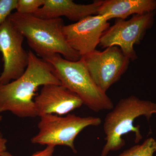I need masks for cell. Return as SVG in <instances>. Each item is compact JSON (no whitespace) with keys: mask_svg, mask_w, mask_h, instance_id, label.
<instances>
[{"mask_svg":"<svg viewBox=\"0 0 156 156\" xmlns=\"http://www.w3.org/2000/svg\"><path fill=\"white\" fill-rule=\"evenodd\" d=\"M156 9V0H105L97 15L108 20L114 18L126 20L130 15L154 12Z\"/></svg>","mask_w":156,"mask_h":156,"instance_id":"7c38bea8","label":"cell"},{"mask_svg":"<svg viewBox=\"0 0 156 156\" xmlns=\"http://www.w3.org/2000/svg\"><path fill=\"white\" fill-rule=\"evenodd\" d=\"M55 150V147L52 146H47L44 150L39 151L35 153L30 156H53ZM0 156H14L9 152H4L0 154Z\"/></svg>","mask_w":156,"mask_h":156,"instance_id":"2e32d148","label":"cell"},{"mask_svg":"<svg viewBox=\"0 0 156 156\" xmlns=\"http://www.w3.org/2000/svg\"><path fill=\"white\" fill-rule=\"evenodd\" d=\"M2 119V116L0 115V123ZM7 140L5 138H4L0 131V154L6 151L7 150Z\"/></svg>","mask_w":156,"mask_h":156,"instance_id":"e0dca14e","label":"cell"},{"mask_svg":"<svg viewBox=\"0 0 156 156\" xmlns=\"http://www.w3.org/2000/svg\"><path fill=\"white\" fill-rule=\"evenodd\" d=\"M27 39L29 47L42 58L60 54L68 60L77 61L80 55L68 44L63 33L65 26L61 18L43 19L33 14L17 12L8 17Z\"/></svg>","mask_w":156,"mask_h":156,"instance_id":"7a4b0ae2","label":"cell"},{"mask_svg":"<svg viewBox=\"0 0 156 156\" xmlns=\"http://www.w3.org/2000/svg\"><path fill=\"white\" fill-rule=\"evenodd\" d=\"M24 38L8 18L0 25V52L4 62L0 85L17 80L25 72L29 54L23 48Z\"/></svg>","mask_w":156,"mask_h":156,"instance_id":"ba28073f","label":"cell"},{"mask_svg":"<svg viewBox=\"0 0 156 156\" xmlns=\"http://www.w3.org/2000/svg\"><path fill=\"white\" fill-rule=\"evenodd\" d=\"M38 116L67 114L83 105L76 94L62 85L47 84L34 99Z\"/></svg>","mask_w":156,"mask_h":156,"instance_id":"30bf717a","label":"cell"},{"mask_svg":"<svg viewBox=\"0 0 156 156\" xmlns=\"http://www.w3.org/2000/svg\"><path fill=\"white\" fill-rule=\"evenodd\" d=\"M81 57L95 83L105 93L126 72L130 61L117 46L95 50Z\"/></svg>","mask_w":156,"mask_h":156,"instance_id":"52a82bcc","label":"cell"},{"mask_svg":"<svg viewBox=\"0 0 156 156\" xmlns=\"http://www.w3.org/2000/svg\"><path fill=\"white\" fill-rule=\"evenodd\" d=\"M154 114H156V103L141 100L134 95L121 99L105 118L103 128L105 143L101 156H107L111 152L120 150L125 146L123 136L129 132L134 133V142L138 143L142 136L140 126L133 125L134 120L144 116L149 121Z\"/></svg>","mask_w":156,"mask_h":156,"instance_id":"3957f363","label":"cell"},{"mask_svg":"<svg viewBox=\"0 0 156 156\" xmlns=\"http://www.w3.org/2000/svg\"><path fill=\"white\" fill-rule=\"evenodd\" d=\"M102 1L88 5L76 4L72 0H45L44 5L33 15L43 19L66 17L71 21H80L88 16L97 15Z\"/></svg>","mask_w":156,"mask_h":156,"instance_id":"8fae6325","label":"cell"},{"mask_svg":"<svg viewBox=\"0 0 156 156\" xmlns=\"http://www.w3.org/2000/svg\"><path fill=\"white\" fill-rule=\"evenodd\" d=\"M17 0H0V25L16 9Z\"/></svg>","mask_w":156,"mask_h":156,"instance_id":"9a60e30c","label":"cell"},{"mask_svg":"<svg viewBox=\"0 0 156 156\" xmlns=\"http://www.w3.org/2000/svg\"><path fill=\"white\" fill-rule=\"evenodd\" d=\"M99 117H82L74 114L62 117L47 115L41 117L38 124L39 132L31 139L34 144L64 146L76 153L74 141L77 136L89 126H97L101 123Z\"/></svg>","mask_w":156,"mask_h":156,"instance_id":"5b68a950","label":"cell"},{"mask_svg":"<svg viewBox=\"0 0 156 156\" xmlns=\"http://www.w3.org/2000/svg\"><path fill=\"white\" fill-rule=\"evenodd\" d=\"M156 152V140L152 137L124 151L117 156H153Z\"/></svg>","mask_w":156,"mask_h":156,"instance_id":"4fadbf2b","label":"cell"},{"mask_svg":"<svg viewBox=\"0 0 156 156\" xmlns=\"http://www.w3.org/2000/svg\"><path fill=\"white\" fill-rule=\"evenodd\" d=\"M109 27L104 16L92 15L65 25L63 33L69 45L82 57L96 50L104 33Z\"/></svg>","mask_w":156,"mask_h":156,"instance_id":"9c48e42d","label":"cell"},{"mask_svg":"<svg viewBox=\"0 0 156 156\" xmlns=\"http://www.w3.org/2000/svg\"><path fill=\"white\" fill-rule=\"evenodd\" d=\"M43 59L52 66L61 85L76 94L90 110L98 112L113 108L112 99L95 83L82 57L69 61L56 53Z\"/></svg>","mask_w":156,"mask_h":156,"instance_id":"277c9868","label":"cell"},{"mask_svg":"<svg viewBox=\"0 0 156 156\" xmlns=\"http://www.w3.org/2000/svg\"><path fill=\"white\" fill-rule=\"evenodd\" d=\"M44 2L45 0H17L16 12L22 14H34Z\"/></svg>","mask_w":156,"mask_h":156,"instance_id":"5bb4252c","label":"cell"},{"mask_svg":"<svg viewBox=\"0 0 156 156\" xmlns=\"http://www.w3.org/2000/svg\"><path fill=\"white\" fill-rule=\"evenodd\" d=\"M155 11L134 15L128 20L117 19L115 24L104 33L99 46L102 48L117 46L130 60L137 58L134 47L142 41L147 31L151 28Z\"/></svg>","mask_w":156,"mask_h":156,"instance_id":"8992f818","label":"cell"},{"mask_svg":"<svg viewBox=\"0 0 156 156\" xmlns=\"http://www.w3.org/2000/svg\"><path fill=\"white\" fill-rule=\"evenodd\" d=\"M28 64L25 72L17 80L0 85V113L9 111L20 118L38 116L34 96L39 87L61 83L50 63L28 51Z\"/></svg>","mask_w":156,"mask_h":156,"instance_id":"6da1fadb","label":"cell"}]
</instances>
